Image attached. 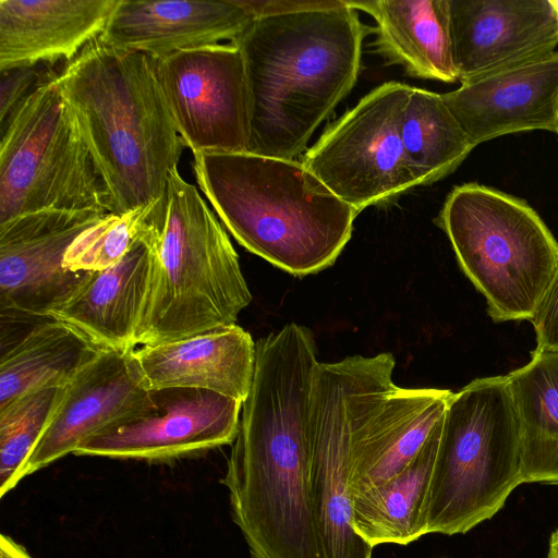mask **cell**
<instances>
[{
  "mask_svg": "<svg viewBox=\"0 0 558 558\" xmlns=\"http://www.w3.org/2000/svg\"><path fill=\"white\" fill-rule=\"evenodd\" d=\"M348 4L375 23L376 52L408 75L445 83L459 81L453 63L448 0H369Z\"/></svg>",
  "mask_w": 558,
  "mask_h": 558,
  "instance_id": "44dd1931",
  "label": "cell"
},
{
  "mask_svg": "<svg viewBox=\"0 0 558 558\" xmlns=\"http://www.w3.org/2000/svg\"><path fill=\"white\" fill-rule=\"evenodd\" d=\"M547 558H558V530L550 536Z\"/></svg>",
  "mask_w": 558,
  "mask_h": 558,
  "instance_id": "4dcf8cb0",
  "label": "cell"
},
{
  "mask_svg": "<svg viewBox=\"0 0 558 558\" xmlns=\"http://www.w3.org/2000/svg\"><path fill=\"white\" fill-rule=\"evenodd\" d=\"M201 192L247 251L298 277L331 266L357 211L305 165L245 153H193Z\"/></svg>",
  "mask_w": 558,
  "mask_h": 558,
  "instance_id": "277c9868",
  "label": "cell"
},
{
  "mask_svg": "<svg viewBox=\"0 0 558 558\" xmlns=\"http://www.w3.org/2000/svg\"><path fill=\"white\" fill-rule=\"evenodd\" d=\"M558 134V133H557Z\"/></svg>",
  "mask_w": 558,
  "mask_h": 558,
  "instance_id": "d6a6232c",
  "label": "cell"
},
{
  "mask_svg": "<svg viewBox=\"0 0 558 558\" xmlns=\"http://www.w3.org/2000/svg\"><path fill=\"white\" fill-rule=\"evenodd\" d=\"M118 0H0V72L64 64L106 29Z\"/></svg>",
  "mask_w": 558,
  "mask_h": 558,
  "instance_id": "d6986e66",
  "label": "cell"
},
{
  "mask_svg": "<svg viewBox=\"0 0 558 558\" xmlns=\"http://www.w3.org/2000/svg\"><path fill=\"white\" fill-rule=\"evenodd\" d=\"M520 484V435L507 377L476 378L447 402L426 534H465L494 517Z\"/></svg>",
  "mask_w": 558,
  "mask_h": 558,
  "instance_id": "8992f818",
  "label": "cell"
},
{
  "mask_svg": "<svg viewBox=\"0 0 558 558\" xmlns=\"http://www.w3.org/2000/svg\"><path fill=\"white\" fill-rule=\"evenodd\" d=\"M537 349L558 351V266L531 319Z\"/></svg>",
  "mask_w": 558,
  "mask_h": 558,
  "instance_id": "f1b7e54d",
  "label": "cell"
},
{
  "mask_svg": "<svg viewBox=\"0 0 558 558\" xmlns=\"http://www.w3.org/2000/svg\"><path fill=\"white\" fill-rule=\"evenodd\" d=\"M442 420L405 469L386 483L351 496L354 530L372 547L409 545L426 534L425 506Z\"/></svg>",
  "mask_w": 558,
  "mask_h": 558,
  "instance_id": "cb8c5ba5",
  "label": "cell"
},
{
  "mask_svg": "<svg viewBox=\"0 0 558 558\" xmlns=\"http://www.w3.org/2000/svg\"><path fill=\"white\" fill-rule=\"evenodd\" d=\"M104 349L68 323L38 320L1 348L0 410L33 391L64 387Z\"/></svg>",
  "mask_w": 558,
  "mask_h": 558,
  "instance_id": "7402d4cb",
  "label": "cell"
},
{
  "mask_svg": "<svg viewBox=\"0 0 558 558\" xmlns=\"http://www.w3.org/2000/svg\"><path fill=\"white\" fill-rule=\"evenodd\" d=\"M437 225L489 317L531 322L558 266V242L538 214L521 198L473 182L449 193Z\"/></svg>",
  "mask_w": 558,
  "mask_h": 558,
  "instance_id": "52a82bcc",
  "label": "cell"
},
{
  "mask_svg": "<svg viewBox=\"0 0 558 558\" xmlns=\"http://www.w3.org/2000/svg\"><path fill=\"white\" fill-rule=\"evenodd\" d=\"M166 199L122 214H106L84 230L68 248L63 266L73 272L97 271L118 264L140 238Z\"/></svg>",
  "mask_w": 558,
  "mask_h": 558,
  "instance_id": "484cf974",
  "label": "cell"
},
{
  "mask_svg": "<svg viewBox=\"0 0 558 558\" xmlns=\"http://www.w3.org/2000/svg\"><path fill=\"white\" fill-rule=\"evenodd\" d=\"M106 183L110 213L166 199L183 143L156 58L92 41L58 74Z\"/></svg>",
  "mask_w": 558,
  "mask_h": 558,
  "instance_id": "3957f363",
  "label": "cell"
},
{
  "mask_svg": "<svg viewBox=\"0 0 558 558\" xmlns=\"http://www.w3.org/2000/svg\"><path fill=\"white\" fill-rule=\"evenodd\" d=\"M144 238L153 264L135 348L235 324L252 301L238 254L216 215L178 168L169 177L165 210L151 217Z\"/></svg>",
  "mask_w": 558,
  "mask_h": 558,
  "instance_id": "5b68a950",
  "label": "cell"
},
{
  "mask_svg": "<svg viewBox=\"0 0 558 558\" xmlns=\"http://www.w3.org/2000/svg\"><path fill=\"white\" fill-rule=\"evenodd\" d=\"M506 377L519 426L521 482L558 485V351L536 348Z\"/></svg>",
  "mask_w": 558,
  "mask_h": 558,
  "instance_id": "603a6c76",
  "label": "cell"
},
{
  "mask_svg": "<svg viewBox=\"0 0 558 558\" xmlns=\"http://www.w3.org/2000/svg\"><path fill=\"white\" fill-rule=\"evenodd\" d=\"M366 27L347 0L262 15L232 44L244 59L248 153L295 159L356 83Z\"/></svg>",
  "mask_w": 558,
  "mask_h": 558,
  "instance_id": "7a4b0ae2",
  "label": "cell"
},
{
  "mask_svg": "<svg viewBox=\"0 0 558 558\" xmlns=\"http://www.w3.org/2000/svg\"><path fill=\"white\" fill-rule=\"evenodd\" d=\"M130 357L148 391L197 388L243 402L253 383L256 343L232 324L168 343L141 345L130 351Z\"/></svg>",
  "mask_w": 558,
  "mask_h": 558,
  "instance_id": "ac0fdd59",
  "label": "cell"
},
{
  "mask_svg": "<svg viewBox=\"0 0 558 558\" xmlns=\"http://www.w3.org/2000/svg\"><path fill=\"white\" fill-rule=\"evenodd\" d=\"M401 140L418 185L447 177L474 148L442 95L413 86L404 108Z\"/></svg>",
  "mask_w": 558,
  "mask_h": 558,
  "instance_id": "d4e9b609",
  "label": "cell"
},
{
  "mask_svg": "<svg viewBox=\"0 0 558 558\" xmlns=\"http://www.w3.org/2000/svg\"><path fill=\"white\" fill-rule=\"evenodd\" d=\"M151 391L149 411L90 436L74 454L166 462L234 441L242 401L197 388Z\"/></svg>",
  "mask_w": 558,
  "mask_h": 558,
  "instance_id": "8fae6325",
  "label": "cell"
},
{
  "mask_svg": "<svg viewBox=\"0 0 558 558\" xmlns=\"http://www.w3.org/2000/svg\"><path fill=\"white\" fill-rule=\"evenodd\" d=\"M58 74L0 125V225L48 209L110 213L106 183Z\"/></svg>",
  "mask_w": 558,
  "mask_h": 558,
  "instance_id": "ba28073f",
  "label": "cell"
},
{
  "mask_svg": "<svg viewBox=\"0 0 558 558\" xmlns=\"http://www.w3.org/2000/svg\"><path fill=\"white\" fill-rule=\"evenodd\" d=\"M62 387L23 396L0 410V496L19 483V473L38 441Z\"/></svg>",
  "mask_w": 558,
  "mask_h": 558,
  "instance_id": "4316f807",
  "label": "cell"
},
{
  "mask_svg": "<svg viewBox=\"0 0 558 558\" xmlns=\"http://www.w3.org/2000/svg\"><path fill=\"white\" fill-rule=\"evenodd\" d=\"M460 82L548 53L558 46L551 0H448Z\"/></svg>",
  "mask_w": 558,
  "mask_h": 558,
  "instance_id": "9a60e30c",
  "label": "cell"
},
{
  "mask_svg": "<svg viewBox=\"0 0 558 558\" xmlns=\"http://www.w3.org/2000/svg\"><path fill=\"white\" fill-rule=\"evenodd\" d=\"M410 89L400 82L377 86L304 155V165L357 214L418 186L401 140Z\"/></svg>",
  "mask_w": 558,
  "mask_h": 558,
  "instance_id": "9c48e42d",
  "label": "cell"
},
{
  "mask_svg": "<svg viewBox=\"0 0 558 558\" xmlns=\"http://www.w3.org/2000/svg\"><path fill=\"white\" fill-rule=\"evenodd\" d=\"M553 5L555 7L558 14V0H551Z\"/></svg>",
  "mask_w": 558,
  "mask_h": 558,
  "instance_id": "1f68e13d",
  "label": "cell"
},
{
  "mask_svg": "<svg viewBox=\"0 0 558 558\" xmlns=\"http://www.w3.org/2000/svg\"><path fill=\"white\" fill-rule=\"evenodd\" d=\"M0 558H32L26 549L16 543L11 536H0Z\"/></svg>",
  "mask_w": 558,
  "mask_h": 558,
  "instance_id": "f546056e",
  "label": "cell"
},
{
  "mask_svg": "<svg viewBox=\"0 0 558 558\" xmlns=\"http://www.w3.org/2000/svg\"><path fill=\"white\" fill-rule=\"evenodd\" d=\"M149 221L118 264L87 271L49 316L72 325L102 348L123 352L135 349L134 335L151 274L153 253L144 238Z\"/></svg>",
  "mask_w": 558,
  "mask_h": 558,
  "instance_id": "ffe728a7",
  "label": "cell"
},
{
  "mask_svg": "<svg viewBox=\"0 0 558 558\" xmlns=\"http://www.w3.org/2000/svg\"><path fill=\"white\" fill-rule=\"evenodd\" d=\"M178 132L193 153H245L250 97L243 54L232 43L156 59Z\"/></svg>",
  "mask_w": 558,
  "mask_h": 558,
  "instance_id": "30bf717a",
  "label": "cell"
},
{
  "mask_svg": "<svg viewBox=\"0 0 558 558\" xmlns=\"http://www.w3.org/2000/svg\"><path fill=\"white\" fill-rule=\"evenodd\" d=\"M255 19L244 0H118L100 38L161 59L182 50L232 43Z\"/></svg>",
  "mask_w": 558,
  "mask_h": 558,
  "instance_id": "e0dca14e",
  "label": "cell"
},
{
  "mask_svg": "<svg viewBox=\"0 0 558 558\" xmlns=\"http://www.w3.org/2000/svg\"><path fill=\"white\" fill-rule=\"evenodd\" d=\"M153 405V391L141 385L130 351L101 350L61 388L47 424L19 473V482L74 453L90 436L142 415Z\"/></svg>",
  "mask_w": 558,
  "mask_h": 558,
  "instance_id": "4fadbf2b",
  "label": "cell"
},
{
  "mask_svg": "<svg viewBox=\"0 0 558 558\" xmlns=\"http://www.w3.org/2000/svg\"><path fill=\"white\" fill-rule=\"evenodd\" d=\"M441 95L473 147L511 133H558V50L463 81Z\"/></svg>",
  "mask_w": 558,
  "mask_h": 558,
  "instance_id": "5bb4252c",
  "label": "cell"
},
{
  "mask_svg": "<svg viewBox=\"0 0 558 558\" xmlns=\"http://www.w3.org/2000/svg\"><path fill=\"white\" fill-rule=\"evenodd\" d=\"M105 215L48 209L0 225V314L50 317L87 274L63 266L68 248Z\"/></svg>",
  "mask_w": 558,
  "mask_h": 558,
  "instance_id": "7c38bea8",
  "label": "cell"
},
{
  "mask_svg": "<svg viewBox=\"0 0 558 558\" xmlns=\"http://www.w3.org/2000/svg\"><path fill=\"white\" fill-rule=\"evenodd\" d=\"M312 501L323 558H372L373 548L354 530L349 489L345 390L318 383L311 392Z\"/></svg>",
  "mask_w": 558,
  "mask_h": 558,
  "instance_id": "2e32d148",
  "label": "cell"
},
{
  "mask_svg": "<svg viewBox=\"0 0 558 558\" xmlns=\"http://www.w3.org/2000/svg\"><path fill=\"white\" fill-rule=\"evenodd\" d=\"M0 125L43 84L59 72L46 64L25 65L1 71Z\"/></svg>",
  "mask_w": 558,
  "mask_h": 558,
  "instance_id": "83f0119b",
  "label": "cell"
},
{
  "mask_svg": "<svg viewBox=\"0 0 558 558\" xmlns=\"http://www.w3.org/2000/svg\"><path fill=\"white\" fill-rule=\"evenodd\" d=\"M312 331L288 324L256 342L253 383L220 483L250 558H323L313 515Z\"/></svg>",
  "mask_w": 558,
  "mask_h": 558,
  "instance_id": "6da1fadb",
  "label": "cell"
}]
</instances>
